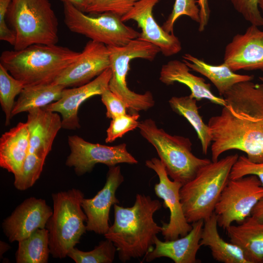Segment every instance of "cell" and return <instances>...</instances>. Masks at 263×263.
Segmentation results:
<instances>
[{"mask_svg": "<svg viewBox=\"0 0 263 263\" xmlns=\"http://www.w3.org/2000/svg\"><path fill=\"white\" fill-rule=\"evenodd\" d=\"M146 166L154 170L159 178V183L154 186L156 196L164 201V207L170 212L168 223H162L161 233L166 241L173 240L188 234L192 229L185 216L180 197V190L183 185L171 180L161 161L157 158L147 160Z\"/></svg>", "mask_w": 263, "mask_h": 263, "instance_id": "7c38bea8", "label": "cell"}, {"mask_svg": "<svg viewBox=\"0 0 263 263\" xmlns=\"http://www.w3.org/2000/svg\"><path fill=\"white\" fill-rule=\"evenodd\" d=\"M196 2L200 9V22L199 23L198 30L199 32H203L207 24L209 17L208 0H197Z\"/></svg>", "mask_w": 263, "mask_h": 263, "instance_id": "74e56055", "label": "cell"}, {"mask_svg": "<svg viewBox=\"0 0 263 263\" xmlns=\"http://www.w3.org/2000/svg\"><path fill=\"white\" fill-rule=\"evenodd\" d=\"M223 97L225 104L207 123L212 161L225 152L237 150L252 162H263V83L240 82Z\"/></svg>", "mask_w": 263, "mask_h": 263, "instance_id": "6da1fadb", "label": "cell"}, {"mask_svg": "<svg viewBox=\"0 0 263 263\" xmlns=\"http://www.w3.org/2000/svg\"><path fill=\"white\" fill-rule=\"evenodd\" d=\"M101 101L106 108V116L113 119L126 113L127 105L108 88L100 95Z\"/></svg>", "mask_w": 263, "mask_h": 263, "instance_id": "d590c367", "label": "cell"}, {"mask_svg": "<svg viewBox=\"0 0 263 263\" xmlns=\"http://www.w3.org/2000/svg\"><path fill=\"white\" fill-rule=\"evenodd\" d=\"M226 230L230 242L243 251L250 263H263V223L250 216Z\"/></svg>", "mask_w": 263, "mask_h": 263, "instance_id": "603a6c76", "label": "cell"}, {"mask_svg": "<svg viewBox=\"0 0 263 263\" xmlns=\"http://www.w3.org/2000/svg\"><path fill=\"white\" fill-rule=\"evenodd\" d=\"M26 123L19 122L0 138V166L14 176L20 172L29 148Z\"/></svg>", "mask_w": 263, "mask_h": 263, "instance_id": "7402d4cb", "label": "cell"}, {"mask_svg": "<svg viewBox=\"0 0 263 263\" xmlns=\"http://www.w3.org/2000/svg\"><path fill=\"white\" fill-rule=\"evenodd\" d=\"M12 0H0V39L13 46L15 41L14 31L6 23V16Z\"/></svg>", "mask_w": 263, "mask_h": 263, "instance_id": "8d00e7d4", "label": "cell"}, {"mask_svg": "<svg viewBox=\"0 0 263 263\" xmlns=\"http://www.w3.org/2000/svg\"><path fill=\"white\" fill-rule=\"evenodd\" d=\"M50 250L48 231L38 228L29 236L19 242L16 253L17 263H46Z\"/></svg>", "mask_w": 263, "mask_h": 263, "instance_id": "83f0119b", "label": "cell"}, {"mask_svg": "<svg viewBox=\"0 0 263 263\" xmlns=\"http://www.w3.org/2000/svg\"><path fill=\"white\" fill-rule=\"evenodd\" d=\"M28 113L26 122L29 134L28 153L45 160L56 134L62 128L61 119L57 113L45 107L32 109Z\"/></svg>", "mask_w": 263, "mask_h": 263, "instance_id": "ffe728a7", "label": "cell"}, {"mask_svg": "<svg viewBox=\"0 0 263 263\" xmlns=\"http://www.w3.org/2000/svg\"><path fill=\"white\" fill-rule=\"evenodd\" d=\"M215 214L204 221L201 246L208 247L213 259L223 263H250L243 251L236 245L225 241L220 235Z\"/></svg>", "mask_w": 263, "mask_h": 263, "instance_id": "d4e9b609", "label": "cell"}, {"mask_svg": "<svg viewBox=\"0 0 263 263\" xmlns=\"http://www.w3.org/2000/svg\"><path fill=\"white\" fill-rule=\"evenodd\" d=\"M160 0H140L121 19L124 22L135 21L141 29L138 38L157 46L164 56L169 57L178 53L182 46L179 38L164 31L153 17V8Z\"/></svg>", "mask_w": 263, "mask_h": 263, "instance_id": "2e32d148", "label": "cell"}, {"mask_svg": "<svg viewBox=\"0 0 263 263\" xmlns=\"http://www.w3.org/2000/svg\"><path fill=\"white\" fill-rule=\"evenodd\" d=\"M183 61L190 70L195 71L208 78L215 86L221 96L240 82L252 81L254 75L235 73L225 63L211 65L190 54L182 56Z\"/></svg>", "mask_w": 263, "mask_h": 263, "instance_id": "cb8c5ba5", "label": "cell"}, {"mask_svg": "<svg viewBox=\"0 0 263 263\" xmlns=\"http://www.w3.org/2000/svg\"><path fill=\"white\" fill-rule=\"evenodd\" d=\"M190 68L183 61L171 60L162 65L159 80L166 85L179 82L186 85L190 90L191 97L197 101L203 99L222 107L225 104L223 96L215 95L211 90V85L206 82L204 78L197 76L190 72Z\"/></svg>", "mask_w": 263, "mask_h": 263, "instance_id": "44dd1931", "label": "cell"}, {"mask_svg": "<svg viewBox=\"0 0 263 263\" xmlns=\"http://www.w3.org/2000/svg\"><path fill=\"white\" fill-rule=\"evenodd\" d=\"M249 175L256 176L263 186V162L254 163L245 155L239 157L231 170L230 179H235Z\"/></svg>", "mask_w": 263, "mask_h": 263, "instance_id": "e575fe53", "label": "cell"}, {"mask_svg": "<svg viewBox=\"0 0 263 263\" xmlns=\"http://www.w3.org/2000/svg\"><path fill=\"white\" fill-rule=\"evenodd\" d=\"M139 117V114L136 113L132 114L126 113L112 119L106 131L105 142L112 143L117 138L122 137L127 132L138 128Z\"/></svg>", "mask_w": 263, "mask_h": 263, "instance_id": "d6a6232c", "label": "cell"}, {"mask_svg": "<svg viewBox=\"0 0 263 263\" xmlns=\"http://www.w3.org/2000/svg\"><path fill=\"white\" fill-rule=\"evenodd\" d=\"M63 4L67 27L91 40L107 46H123L139 37L140 33L125 25L117 15L104 12L88 15L69 2Z\"/></svg>", "mask_w": 263, "mask_h": 263, "instance_id": "9c48e42d", "label": "cell"}, {"mask_svg": "<svg viewBox=\"0 0 263 263\" xmlns=\"http://www.w3.org/2000/svg\"><path fill=\"white\" fill-rule=\"evenodd\" d=\"M234 72L263 69V31L251 25L225 46L224 62Z\"/></svg>", "mask_w": 263, "mask_h": 263, "instance_id": "e0dca14e", "label": "cell"}, {"mask_svg": "<svg viewBox=\"0 0 263 263\" xmlns=\"http://www.w3.org/2000/svg\"><path fill=\"white\" fill-rule=\"evenodd\" d=\"M6 19L15 33V50L58 42V20L48 0H12Z\"/></svg>", "mask_w": 263, "mask_h": 263, "instance_id": "5b68a950", "label": "cell"}, {"mask_svg": "<svg viewBox=\"0 0 263 263\" xmlns=\"http://www.w3.org/2000/svg\"><path fill=\"white\" fill-rule=\"evenodd\" d=\"M62 2H67L84 12L89 0H61Z\"/></svg>", "mask_w": 263, "mask_h": 263, "instance_id": "ab89813d", "label": "cell"}, {"mask_svg": "<svg viewBox=\"0 0 263 263\" xmlns=\"http://www.w3.org/2000/svg\"><path fill=\"white\" fill-rule=\"evenodd\" d=\"M197 100L190 95L172 96L169 103L171 109L185 117L191 124L200 140L202 152L207 155L211 144V137L208 125L205 124L199 112Z\"/></svg>", "mask_w": 263, "mask_h": 263, "instance_id": "4316f807", "label": "cell"}, {"mask_svg": "<svg viewBox=\"0 0 263 263\" xmlns=\"http://www.w3.org/2000/svg\"><path fill=\"white\" fill-rule=\"evenodd\" d=\"M251 216L254 217L259 222L263 223V198L254 207Z\"/></svg>", "mask_w": 263, "mask_h": 263, "instance_id": "f35d334b", "label": "cell"}, {"mask_svg": "<svg viewBox=\"0 0 263 263\" xmlns=\"http://www.w3.org/2000/svg\"><path fill=\"white\" fill-rule=\"evenodd\" d=\"M52 198L53 214L46 225L49 246L53 257L62 259L87 230L84 222L87 217L81 206L84 195L80 190L73 188L54 193Z\"/></svg>", "mask_w": 263, "mask_h": 263, "instance_id": "52a82bcc", "label": "cell"}, {"mask_svg": "<svg viewBox=\"0 0 263 263\" xmlns=\"http://www.w3.org/2000/svg\"><path fill=\"white\" fill-rule=\"evenodd\" d=\"M161 207L158 200L144 194L136 195L131 207L113 205L114 222L104 236L113 243L121 262L144 256L153 248L157 234L162 229L153 215Z\"/></svg>", "mask_w": 263, "mask_h": 263, "instance_id": "7a4b0ae2", "label": "cell"}, {"mask_svg": "<svg viewBox=\"0 0 263 263\" xmlns=\"http://www.w3.org/2000/svg\"><path fill=\"white\" fill-rule=\"evenodd\" d=\"M262 71L263 72V69Z\"/></svg>", "mask_w": 263, "mask_h": 263, "instance_id": "7bdbcfd3", "label": "cell"}, {"mask_svg": "<svg viewBox=\"0 0 263 263\" xmlns=\"http://www.w3.org/2000/svg\"><path fill=\"white\" fill-rule=\"evenodd\" d=\"M237 153L228 155L203 167L180 190L183 210L187 222L205 221L214 213L221 194L230 179Z\"/></svg>", "mask_w": 263, "mask_h": 263, "instance_id": "277c9868", "label": "cell"}, {"mask_svg": "<svg viewBox=\"0 0 263 263\" xmlns=\"http://www.w3.org/2000/svg\"><path fill=\"white\" fill-rule=\"evenodd\" d=\"M204 221L199 220L191 224L192 228L186 236L177 239L162 241L156 237L155 247L150 250L143 260L150 262L161 257H166L175 263H199L197 253L201 246L200 240Z\"/></svg>", "mask_w": 263, "mask_h": 263, "instance_id": "d6986e66", "label": "cell"}, {"mask_svg": "<svg viewBox=\"0 0 263 263\" xmlns=\"http://www.w3.org/2000/svg\"><path fill=\"white\" fill-rule=\"evenodd\" d=\"M262 198L263 186L256 176L229 179L214 209L218 226L226 230L234 222L242 223Z\"/></svg>", "mask_w": 263, "mask_h": 263, "instance_id": "30bf717a", "label": "cell"}, {"mask_svg": "<svg viewBox=\"0 0 263 263\" xmlns=\"http://www.w3.org/2000/svg\"><path fill=\"white\" fill-rule=\"evenodd\" d=\"M116 251L113 243L106 239L89 251H83L74 247L69 251L67 256L76 263H112Z\"/></svg>", "mask_w": 263, "mask_h": 263, "instance_id": "f546056e", "label": "cell"}, {"mask_svg": "<svg viewBox=\"0 0 263 263\" xmlns=\"http://www.w3.org/2000/svg\"><path fill=\"white\" fill-rule=\"evenodd\" d=\"M140 0H89L85 13L96 14L111 12L121 18Z\"/></svg>", "mask_w": 263, "mask_h": 263, "instance_id": "1f68e13d", "label": "cell"}, {"mask_svg": "<svg viewBox=\"0 0 263 263\" xmlns=\"http://www.w3.org/2000/svg\"><path fill=\"white\" fill-rule=\"evenodd\" d=\"M53 214L45 200L30 197L20 204L2 223L4 232L10 242H18L38 228H44Z\"/></svg>", "mask_w": 263, "mask_h": 263, "instance_id": "ac0fdd59", "label": "cell"}, {"mask_svg": "<svg viewBox=\"0 0 263 263\" xmlns=\"http://www.w3.org/2000/svg\"><path fill=\"white\" fill-rule=\"evenodd\" d=\"M68 142L71 152L65 164L69 167H74L78 176L91 172L98 163L109 167L120 163H138L127 150L125 143L114 146L94 144L76 135L69 136Z\"/></svg>", "mask_w": 263, "mask_h": 263, "instance_id": "8fae6325", "label": "cell"}, {"mask_svg": "<svg viewBox=\"0 0 263 263\" xmlns=\"http://www.w3.org/2000/svg\"><path fill=\"white\" fill-rule=\"evenodd\" d=\"M110 56L112 76L109 88L127 105L128 109L135 112L147 111L155 104L152 94L147 91L137 94L128 87L126 78L133 59L140 58L152 61L161 52L157 46L138 38L123 46H107Z\"/></svg>", "mask_w": 263, "mask_h": 263, "instance_id": "ba28073f", "label": "cell"}, {"mask_svg": "<svg viewBox=\"0 0 263 263\" xmlns=\"http://www.w3.org/2000/svg\"><path fill=\"white\" fill-rule=\"evenodd\" d=\"M235 10L251 25L263 26V16L260 10L259 0H227Z\"/></svg>", "mask_w": 263, "mask_h": 263, "instance_id": "836d02e7", "label": "cell"}, {"mask_svg": "<svg viewBox=\"0 0 263 263\" xmlns=\"http://www.w3.org/2000/svg\"><path fill=\"white\" fill-rule=\"evenodd\" d=\"M258 5L259 9H261L262 13L263 14V0H259Z\"/></svg>", "mask_w": 263, "mask_h": 263, "instance_id": "60d3db41", "label": "cell"}, {"mask_svg": "<svg viewBox=\"0 0 263 263\" xmlns=\"http://www.w3.org/2000/svg\"><path fill=\"white\" fill-rule=\"evenodd\" d=\"M196 0H175L172 10L161 26L164 31L173 33L174 25L181 16L185 15L199 23L200 22V9Z\"/></svg>", "mask_w": 263, "mask_h": 263, "instance_id": "4dcf8cb0", "label": "cell"}, {"mask_svg": "<svg viewBox=\"0 0 263 263\" xmlns=\"http://www.w3.org/2000/svg\"><path fill=\"white\" fill-rule=\"evenodd\" d=\"M112 76L110 67L89 83L73 88H65L61 98L45 107L61 115L62 127L67 130H76L80 128L78 111L80 105L87 99L96 95H101L109 88Z\"/></svg>", "mask_w": 263, "mask_h": 263, "instance_id": "5bb4252c", "label": "cell"}, {"mask_svg": "<svg viewBox=\"0 0 263 263\" xmlns=\"http://www.w3.org/2000/svg\"><path fill=\"white\" fill-rule=\"evenodd\" d=\"M138 128L141 135L155 149L169 176L183 185L211 162L193 154L192 144L188 138L169 134L159 128L151 118L139 122Z\"/></svg>", "mask_w": 263, "mask_h": 263, "instance_id": "8992f818", "label": "cell"}, {"mask_svg": "<svg viewBox=\"0 0 263 263\" xmlns=\"http://www.w3.org/2000/svg\"><path fill=\"white\" fill-rule=\"evenodd\" d=\"M123 181L120 166L110 167L103 188L94 197L83 199L81 206L87 217V230L104 235L108 231L110 209L112 205L119 204L116 191Z\"/></svg>", "mask_w": 263, "mask_h": 263, "instance_id": "9a60e30c", "label": "cell"}, {"mask_svg": "<svg viewBox=\"0 0 263 263\" xmlns=\"http://www.w3.org/2000/svg\"><path fill=\"white\" fill-rule=\"evenodd\" d=\"M81 52L56 44H37L1 53L0 64L24 86L53 83Z\"/></svg>", "mask_w": 263, "mask_h": 263, "instance_id": "3957f363", "label": "cell"}, {"mask_svg": "<svg viewBox=\"0 0 263 263\" xmlns=\"http://www.w3.org/2000/svg\"><path fill=\"white\" fill-rule=\"evenodd\" d=\"M64 86L54 83L24 86L15 101L12 116L23 112L45 107L58 100Z\"/></svg>", "mask_w": 263, "mask_h": 263, "instance_id": "484cf974", "label": "cell"}, {"mask_svg": "<svg viewBox=\"0 0 263 263\" xmlns=\"http://www.w3.org/2000/svg\"><path fill=\"white\" fill-rule=\"evenodd\" d=\"M24 87L19 80L11 75L8 71L0 64V103L5 117V124L10 123L12 112L15 103V99Z\"/></svg>", "mask_w": 263, "mask_h": 263, "instance_id": "f1b7e54d", "label": "cell"}, {"mask_svg": "<svg viewBox=\"0 0 263 263\" xmlns=\"http://www.w3.org/2000/svg\"><path fill=\"white\" fill-rule=\"evenodd\" d=\"M110 67L107 45L90 40L78 59L66 67L53 82L65 88L86 84Z\"/></svg>", "mask_w": 263, "mask_h": 263, "instance_id": "4fadbf2b", "label": "cell"}, {"mask_svg": "<svg viewBox=\"0 0 263 263\" xmlns=\"http://www.w3.org/2000/svg\"><path fill=\"white\" fill-rule=\"evenodd\" d=\"M259 79L263 83V76H260V77H259Z\"/></svg>", "mask_w": 263, "mask_h": 263, "instance_id": "b9f144b4", "label": "cell"}]
</instances>
